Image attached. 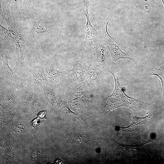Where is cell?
Wrapping results in <instances>:
<instances>
[{"label": "cell", "mask_w": 164, "mask_h": 164, "mask_svg": "<svg viewBox=\"0 0 164 164\" xmlns=\"http://www.w3.org/2000/svg\"><path fill=\"white\" fill-rule=\"evenodd\" d=\"M109 72L114 77L115 87L112 94L107 99L106 110L109 111L120 107H127L134 111L153 109L152 105L151 104L130 97L125 93L119 82L118 73L116 68L111 69Z\"/></svg>", "instance_id": "1"}, {"label": "cell", "mask_w": 164, "mask_h": 164, "mask_svg": "<svg viewBox=\"0 0 164 164\" xmlns=\"http://www.w3.org/2000/svg\"><path fill=\"white\" fill-rule=\"evenodd\" d=\"M109 22L105 23L104 19L101 31L99 33V37L100 42L105 44L108 49L111 56L113 63L115 65L119 59H129L136 65V63L128 53L126 52L120 45L114 41L108 34L107 26Z\"/></svg>", "instance_id": "2"}, {"label": "cell", "mask_w": 164, "mask_h": 164, "mask_svg": "<svg viewBox=\"0 0 164 164\" xmlns=\"http://www.w3.org/2000/svg\"><path fill=\"white\" fill-rule=\"evenodd\" d=\"M104 44L100 42L87 49L84 54V59L89 64L94 65L100 69H106L107 65L104 60L105 48Z\"/></svg>", "instance_id": "3"}, {"label": "cell", "mask_w": 164, "mask_h": 164, "mask_svg": "<svg viewBox=\"0 0 164 164\" xmlns=\"http://www.w3.org/2000/svg\"><path fill=\"white\" fill-rule=\"evenodd\" d=\"M0 54L3 64V70L2 77L4 83L9 84L18 90L26 81L24 79L19 77L12 70L8 63L9 59L4 50L1 47Z\"/></svg>", "instance_id": "4"}, {"label": "cell", "mask_w": 164, "mask_h": 164, "mask_svg": "<svg viewBox=\"0 0 164 164\" xmlns=\"http://www.w3.org/2000/svg\"><path fill=\"white\" fill-rule=\"evenodd\" d=\"M2 32L15 45L17 59L21 64L24 62L23 53L26 48V41L23 35L18 32L13 27H6L0 25Z\"/></svg>", "instance_id": "5"}, {"label": "cell", "mask_w": 164, "mask_h": 164, "mask_svg": "<svg viewBox=\"0 0 164 164\" xmlns=\"http://www.w3.org/2000/svg\"><path fill=\"white\" fill-rule=\"evenodd\" d=\"M55 28V22L44 15H38L33 20L32 26V31L36 34L50 32Z\"/></svg>", "instance_id": "6"}, {"label": "cell", "mask_w": 164, "mask_h": 164, "mask_svg": "<svg viewBox=\"0 0 164 164\" xmlns=\"http://www.w3.org/2000/svg\"><path fill=\"white\" fill-rule=\"evenodd\" d=\"M34 88H39L49 83L45 68L41 66L35 67L27 81Z\"/></svg>", "instance_id": "7"}, {"label": "cell", "mask_w": 164, "mask_h": 164, "mask_svg": "<svg viewBox=\"0 0 164 164\" xmlns=\"http://www.w3.org/2000/svg\"><path fill=\"white\" fill-rule=\"evenodd\" d=\"M113 140L118 152L126 156L131 157H135L138 155L145 145L152 142V141L139 144L128 145L120 143L114 139Z\"/></svg>", "instance_id": "8"}, {"label": "cell", "mask_w": 164, "mask_h": 164, "mask_svg": "<svg viewBox=\"0 0 164 164\" xmlns=\"http://www.w3.org/2000/svg\"><path fill=\"white\" fill-rule=\"evenodd\" d=\"M83 5L82 9L83 12L86 17L87 23L85 27V38L84 46L88 49L93 45L94 33L97 32V30L91 25L90 19L88 12V7L90 5L88 2L83 0Z\"/></svg>", "instance_id": "9"}, {"label": "cell", "mask_w": 164, "mask_h": 164, "mask_svg": "<svg viewBox=\"0 0 164 164\" xmlns=\"http://www.w3.org/2000/svg\"><path fill=\"white\" fill-rule=\"evenodd\" d=\"M73 69L70 71V77L75 83H80L87 80L86 64L81 61L74 60L72 63Z\"/></svg>", "instance_id": "10"}, {"label": "cell", "mask_w": 164, "mask_h": 164, "mask_svg": "<svg viewBox=\"0 0 164 164\" xmlns=\"http://www.w3.org/2000/svg\"><path fill=\"white\" fill-rule=\"evenodd\" d=\"M45 69L48 82L50 83L60 81L67 73L66 69L59 64H52Z\"/></svg>", "instance_id": "11"}, {"label": "cell", "mask_w": 164, "mask_h": 164, "mask_svg": "<svg viewBox=\"0 0 164 164\" xmlns=\"http://www.w3.org/2000/svg\"><path fill=\"white\" fill-rule=\"evenodd\" d=\"M132 114V118L131 124L125 127L115 126L116 130L119 131L137 132L140 130L147 124L149 117V115L144 117H138L134 116Z\"/></svg>", "instance_id": "12"}, {"label": "cell", "mask_w": 164, "mask_h": 164, "mask_svg": "<svg viewBox=\"0 0 164 164\" xmlns=\"http://www.w3.org/2000/svg\"><path fill=\"white\" fill-rule=\"evenodd\" d=\"M89 84L87 80L80 83H75L70 86L67 92L69 98H74L85 94Z\"/></svg>", "instance_id": "13"}, {"label": "cell", "mask_w": 164, "mask_h": 164, "mask_svg": "<svg viewBox=\"0 0 164 164\" xmlns=\"http://www.w3.org/2000/svg\"><path fill=\"white\" fill-rule=\"evenodd\" d=\"M70 104L72 108L76 111L82 113L89 105V98L85 95L71 100Z\"/></svg>", "instance_id": "14"}, {"label": "cell", "mask_w": 164, "mask_h": 164, "mask_svg": "<svg viewBox=\"0 0 164 164\" xmlns=\"http://www.w3.org/2000/svg\"><path fill=\"white\" fill-rule=\"evenodd\" d=\"M1 13L5 19L8 27H13L11 25L12 16L9 6L5 0H0Z\"/></svg>", "instance_id": "15"}, {"label": "cell", "mask_w": 164, "mask_h": 164, "mask_svg": "<svg viewBox=\"0 0 164 164\" xmlns=\"http://www.w3.org/2000/svg\"><path fill=\"white\" fill-rule=\"evenodd\" d=\"M42 88L46 99L52 105H55L56 103L57 100L54 89L48 83L43 86Z\"/></svg>", "instance_id": "16"}, {"label": "cell", "mask_w": 164, "mask_h": 164, "mask_svg": "<svg viewBox=\"0 0 164 164\" xmlns=\"http://www.w3.org/2000/svg\"><path fill=\"white\" fill-rule=\"evenodd\" d=\"M101 71L100 68L94 65L89 64L86 70L87 80L91 81L96 80Z\"/></svg>", "instance_id": "17"}, {"label": "cell", "mask_w": 164, "mask_h": 164, "mask_svg": "<svg viewBox=\"0 0 164 164\" xmlns=\"http://www.w3.org/2000/svg\"><path fill=\"white\" fill-rule=\"evenodd\" d=\"M149 74L156 76L160 79L162 85L161 92L164 100V66L153 69L149 72Z\"/></svg>", "instance_id": "18"}, {"label": "cell", "mask_w": 164, "mask_h": 164, "mask_svg": "<svg viewBox=\"0 0 164 164\" xmlns=\"http://www.w3.org/2000/svg\"><path fill=\"white\" fill-rule=\"evenodd\" d=\"M35 0H21V6L25 7L30 4Z\"/></svg>", "instance_id": "19"}, {"label": "cell", "mask_w": 164, "mask_h": 164, "mask_svg": "<svg viewBox=\"0 0 164 164\" xmlns=\"http://www.w3.org/2000/svg\"><path fill=\"white\" fill-rule=\"evenodd\" d=\"M39 118H37L31 122V125L35 128H37L39 125Z\"/></svg>", "instance_id": "20"}, {"label": "cell", "mask_w": 164, "mask_h": 164, "mask_svg": "<svg viewBox=\"0 0 164 164\" xmlns=\"http://www.w3.org/2000/svg\"><path fill=\"white\" fill-rule=\"evenodd\" d=\"M46 113V110L40 112L38 114V117L41 118H43L45 116Z\"/></svg>", "instance_id": "21"}, {"label": "cell", "mask_w": 164, "mask_h": 164, "mask_svg": "<svg viewBox=\"0 0 164 164\" xmlns=\"http://www.w3.org/2000/svg\"><path fill=\"white\" fill-rule=\"evenodd\" d=\"M18 1V0H11L12 5L16 8L17 6Z\"/></svg>", "instance_id": "22"}]
</instances>
